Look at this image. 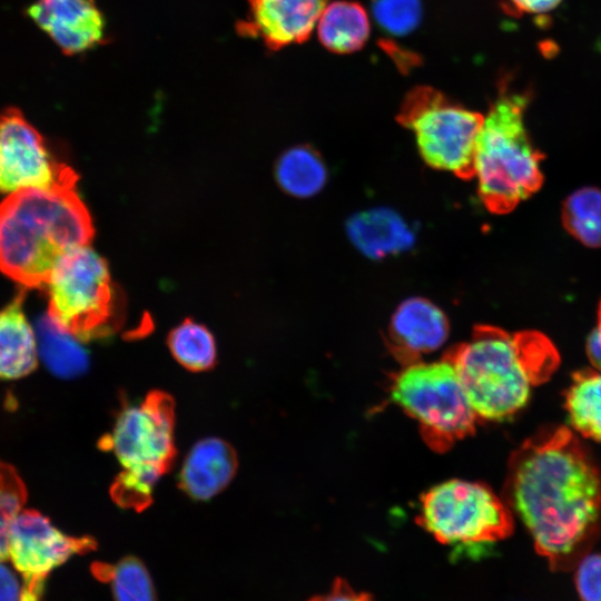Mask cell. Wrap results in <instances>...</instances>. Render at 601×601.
Segmentation results:
<instances>
[{
    "mask_svg": "<svg viewBox=\"0 0 601 601\" xmlns=\"http://www.w3.org/2000/svg\"><path fill=\"white\" fill-rule=\"evenodd\" d=\"M503 495L551 570L574 568L601 533V472L566 426L543 427L512 453Z\"/></svg>",
    "mask_w": 601,
    "mask_h": 601,
    "instance_id": "obj_1",
    "label": "cell"
},
{
    "mask_svg": "<svg viewBox=\"0 0 601 601\" xmlns=\"http://www.w3.org/2000/svg\"><path fill=\"white\" fill-rule=\"evenodd\" d=\"M443 358L454 366L477 420L490 422L515 415L560 364L556 347L543 333H511L492 325H477L470 339L449 348Z\"/></svg>",
    "mask_w": 601,
    "mask_h": 601,
    "instance_id": "obj_2",
    "label": "cell"
},
{
    "mask_svg": "<svg viewBox=\"0 0 601 601\" xmlns=\"http://www.w3.org/2000/svg\"><path fill=\"white\" fill-rule=\"evenodd\" d=\"M92 234L75 188L11 193L0 203V270L23 287H45L59 258Z\"/></svg>",
    "mask_w": 601,
    "mask_h": 601,
    "instance_id": "obj_3",
    "label": "cell"
},
{
    "mask_svg": "<svg viewBox=\"0 0 601 601\" xmlns=\"http://www.w3.org/2000/svg\"><path fill=\"white\" fill-rule=\"evenodd\" d=\"M530 92L509 89L501 81L499 93L479 131L473 178L484 206L508 214L536 193L543 184V155L533 146L524 122Z\"/></svg>",
    "mask_w": 601,
    "mask_h": 601,
    "instance_id": "obj_4",
    "label": "cell"
},
{
    "mask_svg": "<svg viewBox=\"0 0 601 601\" xmlns=\"http://www.w3.org/2000/svg\"><path fill=\"white\" fill-rule=\"evenodd\" d=\"M174 400L150 392L138 405L124 407L111 430L100 441L115 454L122 471L111 485V496L121 508L140 511L152 500V489L176 455Z\"/></svg>",
    "mask_w": 601,
    "mask_h": 601,
    "instance_id": "obj_5",
    "label": "cell"
},
{
    "mask_svg": "<svg viewBox=\"0 0 601 601\" xmlns=\"http://www.w3.org/2000/svg\"><path fill=\"white\" fill-rule=\"evenodd\" d=\"M417 523L455 553L477 558L513 532L504 500L481 482L449 480L421 497Z\"/></svg>",
    "mask_w": 601,
    "mask_h": 601,
    "instance_id": "obj_6",
    "label": "cell"
},
{
    "mask_svg": "<svg viewBox=\"0 0 601 601\" xmlns=\"http://www.w3.org/2000/svg\"><path fill=\"white\" fill-rule=\"evenodd\" d=\"M390 395L417 422L424 442L435 452L450 450L475 431L477 417L454 366L443 357L402 366L392 375Z\"/></svg>",
    "mask_w": 601,
    "mask_h": 601,
    "instance_id": "obj_7",
    "label": "cell"
},
{
    "mask_svg": "<svg viewBox=\"0 0 601 601\" xmlns=\"http://www.w3.org/2000/svg\"><path fill=\"white\" fill-rule=\"evenodd\" d=\"M48 316L79 341L108 336L118 326V309L104 258L88 245L62 255L45 287Z\"/></svg>",
    "mask_w": 601,
    "mask_h": 601,
    "instance_id": "obj_8",
    "label": "cell"
},
{
    "mask_svg": "<svg viewBox=\"0 0 601 601\" xmlns=\"http://www.w3.org/2000/svg\"><path fill=\"white\" fill-rule=\"evenodd\" d=\"M414 136L426 165L463 179L473 178L476 140L483 115L426 86L413 88L397 115Z\"/></svg>",
    "mask_w": 601,
    "mask_h": 601,
    "instance_id": "obj_9",
    "label": "cell"
},
{
    "mask_svg": "<svg viewBox=\"0 0 601 601\" xmlns=\"http://www.w3.org/2000/svg\"><path fill=\"white\" fill-rule=\"evenodd\" d=\"M91 536H71L36 510H21L9 532V559L21 575V601H41L49 573L76 554L96 549Z\"/></svg>",
    "mask_w": 601,
    "mask_h": 601,
    "instance_id": "obj_10",
    "label": "cell"
},
{
    "mask_svg": "<svg viewBox=\"0 0 601 601\" xmlns=\"http://www.w3.org/2000/svg\"><path fill=\"white\" fill-rule=\"evenodd\" d=\"M75 185L73 170L53 157L40 132L19 109L0 111V193Z\"/></svg>",
    "mask_w": 601,
    "mask_h": 601,
    "instance_id": "obj_11",
    "label": "cell"
},
{
    "mask_svg": "<svg viewBox=\"0 0 601 601\" xmlns=\"http://www.w3.org/2000/svg\"><path fill=\"white\" fill-rule=\"evenodd\" d=\"M326 6L327 0H249L238 31L278 50L307 40Z\"/></svg>",
    "mask_w": 601,
    "mask_h": 601,
    "instance_id": "obj_12",
    "label": "cell"
},
{
    "mask_svg": "<svg viewBox=\"0 0 601 601\" xmlns=\"http://www.w3.org/2000/svg\"><path fill=\"white\" fill-rule=\"evenodd\" d=\"M28 14L66 55L86 52L105 38V19L95 0H37Z\"/></svg>",
    "mask_w": 601,
    "mask_h": 601,
    "instance_id": "obj_13",
    "label": "cell"
},
{
    "mask_svg": "<svg viewBox=\"0 0 601 601\" xmlns=\"http://www.w3.org/2000/svg\"><path fill=\"white\" fill-rule=\"evenodd\" d=\"M449 333V319L439 306L424 297H410L396 307L391 317L387 346L404 366L437 349Z\"/></svg>",
    "mask_w": 601,
    "mask_h": 601,
    "instance_id": "obj_14",
    "label": "cell"
},
{
    "mask_svg": "<svg viewBox=\"0 0 601 601\" xmlns=\"http://www.w3.org/2000/svg\"><path fill=\"white\" fill-rule=\"evenodd\" d=\"M237 469L234 449L225 441L207 437L189 451L179 472V486L191 499L209 500L233 480Z\"/></svg>",
    "mask_w": 601,
    "mask_h": 601,
    "instance_id": "obj_15",
    "label": "cell"
},
{
    "mask_svg": "<svg viewBox=\"0 0 601 601\" xmlns=\"http://www.w3.org/2000/svg\"><path fill=\"white\" fill-rule=\"evenodd\" d=\"M349 240L364 256L382 259L410 249L414 233L400 214L375 207L353 215L346 224Z\"/></svg>",
    "mask_w": 601,
    "mask_h": 601,
    "instance_id": "obj_16",
    "label": "cell"
},
{
    "mask_svg": "<svg viewBox=\"0 0 601 601\" xmlns=\"http://www.w3.org/2000/svg\"><path fill=\"white\" fill-rule=\"evenodd\" d=\"M24 292L0 308V380H17L38 365L37 336L23 312Z\"/></svg>",
    "mask_w": 601,
    "mask_h": 601,
    "instance_id": "obj_17",
    "label": "cell"
},
{
    "mask_svg": "<svg viewBox=\"0 0 601 601\" xmlns=\"http://www.w3.org/2000/svg\"><path fill=\"white\" fill-rule=\"evenodd\" d=\"M316 27L322 45L335 53L359 50L371 32L366 10L359 3L346 0L327 3Z\"/></svg>",
    "mask_w": 601,
    "mask_h": 601,
    "instance_id": "obj_18",
    "label": "cell"
},
{
    "mask_svg": "<svg viewBox=\"0 0 601 601\" xmlns=\"http://www.w3.org/2000/svg\"><path fill=\"white\" fill-rule=\"evenodd\" d=\"M275 179L288 195L309 198L326 185L327 167L312 147L297 145L285 150L275 164Z\"/></svg>",
    "mask_w": 601,
    "mask_h": 601,
    "instance_id": "obj_19",
    "label": "cell"
},
{
    "mask_svg": "<svg viewBox=\"0 0 601 601\" xmlns=\"http://www.w3.org/2000/svg\"><path fill=\"white\" fill-rule=\"evenodd\" d=\"M564 405L572 427L582 436L601 442V371L575 372Z\"/></svg>",
    "mask_w": 601,
    "mask_h": 601,
    "instance_id": "obj_20",
    "label": "cell"
},
{
    "mask_svg": "<svg viewBox=\"0 0 601 601\" xmlns=\"http://www.w3.org/2000/svg\"><path fill=\"white\" fill-rule=\"evenodd\" d=\"M39 354L47 367L61 377H75L88 367V354L79 339L57 325L48 315L37 323Z\"/></svg>",
    "mask_w": 601,
    "mask_h": 601,
    "instance_id": "obj_21",
    "label": "cell"
},
{
    "mask_svg": "<svg viewBox=\"0 0 601 601\" xmlns=\"http://www.w3.org/2000/svg\"><path fill=\"white\" fill-rule=\"evenodd\" d=\"M564 229L590 248H601V189L582 187L570 194L561 207Z\"/></svg>",
    "mask_w": 601,
    "mask_h": 601,
    "instance_id": "obj_22",
    "label": "cell"
},
{
    "mask_svg": "<svg viewBox=\"0 0 601 601\" xmlns=\"http://www.w3.org/2000/svg\"><path fill=\"white\" fill-rule=\"evenodd\" d=\"M167 343L175 359L189 371H207L215 365V339L201 324L181 322L170 332Z\"/></svg>",
    "mask_w": 601,
    "mask_h": 601,
    "instance_id": "obj_23",
    "label": "cell"
},
{
    "mask_svg": "<svg viewBox=\"0 0 601 601\" xmlns=\"http://www.w3.org/2000/svg\"><path fill=\"white\" fill-rule=\"evenodd\" d=\"M93 573L111 584L115 601H156L151 578L144 563L128 556L111 565L96 563Z\"/></svg>",
    "mask_w": 601,
    "mask_h": 601,
    "instance_id": "obj_24",
    "label": "cell"
},
{
    "mask_svg": "<svg viewBox=\"0 0 601 601\" xmlns=\"http://www.w3.org/2000/svg\"><path fill=\"white\" fill-rule=\"evenodd\" d=\"M27 500V489L18 472L0 461V562L9 559V532Z\"/></svg>",
    "mask_w": 601,
    "mask_h": 601,
    "instance_id": "obj_25",
    "label": "cell"
},
{
    "mask_svg": "<svg viewBox=\"0 0 601 601\" xmlns=\"http://www.w3.org/2000/svg\"><path fill=\"white\" fill-rule=\"evenodd\" d=\"M372 11L377 24L393 36L412 32L422 18L421 0H373Z\"/></svg>",
    "mask_w": 601,
    "mask_h": 601,
    "instance_id": "obj_26",
    "label": "cell"
},
{
    "mask_svg": "<svg viewBox=\"0 0 601 601\" xmlns=\"http://www.w3.org/2000/svg\"><path fill=\"white\" fill-rule=\"evenodd\" d=\"M574 584L581 601H601V553H587L578 561Z\"/></svg>",
    "mask_w": 601,
    "mask_h": 601,
    "instance_id": "obj_27",
    "label": "cell"
},
{
    "mask_svg": "<svg viewBox=\"0 0 601 601\" xmlns=\"http://www.w3.org/2000/svg\"><path fill=\"white\" fill-rule=\"evenodd\" d=\"M307 601H374V599L366 592L356 591L346 580L337 578L327 592Z\"/></svg>",
    "mask_w": 601,
    "mask_h": 601,
    "instance_id": "obj_28",
    "label": "cell"
},
{
    "mask_svg": "<svg viewBox=\"0 0 601 601\" xmlns=\"http://www.w3.org/2000/svg\"><path fill=\"white\" fill-rule=\"evenodd\" d=\"M562 0H506L505 10L513 16L541 14L555 9Z\"/></svg>",
    "mask_w": 601,
    "mask_h": 601,
    "instance_id": "obj_29",
    "label": "cell"
},
{
    "mask_svg": "<svg viewBox=\"0 0 601 601\" xmlns=\"http://www.w3.org/2000/svg\"><path fill=\"white\" fill-rule=\"evenodd\" d=\"M0 601H21L17 575L3 562H0Z\"/></svg>",
    "mask_w": 601,
    "mask_h": 601,
    "instance_id": "obj_30",
    "label": "cell"
},
{
    "mask_svg": "<svg viewBox=\"0 0 601 601\" xmlns=\"http://www.w3.org/2000/svg\"><path fill=\"white\" fill-rule=\"evenodd\" d=\"M587 353L592 364L597 366V370L601 371V345L595 328L588 338Z\"/></svg>",
    "mask_w": 601,
    "mask_h": 601,
    "instance_id": "obj_31",
    "label": "cell"
},
{
    "mask_svg": "<svg viewBox=\"0 0 601 601\" xmlns=\"http://www.w3.org/2000/svg\"><path fill=\"white\" fill-rule=\"evenodd\" d=\"M595 329H597L599 342H600V345H601V302H600L599 309H598V326H597Z\"/></svg>",
    "mask_w": 601,
    "mask_h": 601,
    "instance_id": "obj_32",
    "label": "cell"
}]
</instances>
